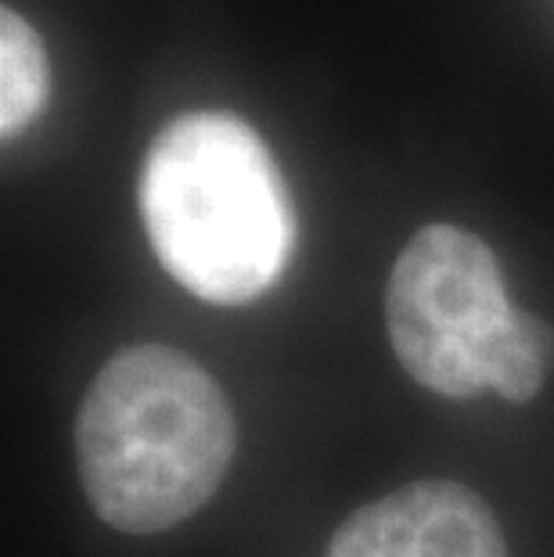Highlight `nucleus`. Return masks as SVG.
I'll return each instance as SVG.
<instances>
[{"label":"nucleus","instance_id":"1","mask_svg":"<svg viewBox=\"0 0 554 557\" xmlns=\"http://www.w3.org/2000/svg\"><path fill=\"white\" fill-rule=\"evenodd\" d=\"M238 429L223 388L170 346L123 349L76 418V465L94 515L120 532L192 518L227 475Z\"/></svg>","mask_w":554,"mask_h":557},{"label":"nucleus","instance_id":"2","mask_svg":"<svg viewBox=\"0 0 554 557\" xmlns=\"http://www.w3.org/2000/svg\"><path fill=\"white\" fill-rule=\"evenodd\" d=\"M137 198L151 252L202 302L259 299L296 248L285 176L263 137L231 112H187L159 129Z\"/></svg>","mask_w":554,"mask_h":557},{"label":"nucleus","instance_id":"3","mask_svg":"<svg viewBox=\"0 0 554 557\" xmlns=\"http://www.w3.org/2000/svg\"><path fill=\"white\" fill-rule=\"evenodd\" d=\"M512 313L493 248L454 223L418 231L389 274L385 320L396 360L446 399L487 388V357Z\"/></svg>","mask_w":554,"mask_h":557},{"label":"nucleus","instance_id":"4","mask_svg":"<svg viewBox=\"0 0 554 557\" xmlns=\"http://www.w3.org/2000/svg\"><path fill=\"white\" fill-rule=\"evenodd\" d=\"M328 557H508V543L479 493L426 479L353 511Z\"/></svg>","mask_w":554,"mask_h":557},{"label":"nucleus","instance_id":"5","mask_svg":"<svg viewBox=\"0 0 554 557\" xmlns=\"http://www.w3.org/2000/svg\"><path fill=\"white\" fill-rule=\"evenodd\" d=\"M51 69L37 29L15 8L0 11V137H19L44 112Z\"/></svg>","mask_w":554,"mask_h":557},{"label":"nucleus","instance_id":"6","mask_svg":"<svg viewBox=\"0 0 554 557\" xmlns=\"http://www.w3.org/2000/svg\"><path fill=\"white\" fill-rule=\"evenodd\" d=\"M554 363V331L544 317L515 310L487 357V388L512 403H529Z\"/></svg>","mask_w":554,"mask_h":557}]
</instances>
